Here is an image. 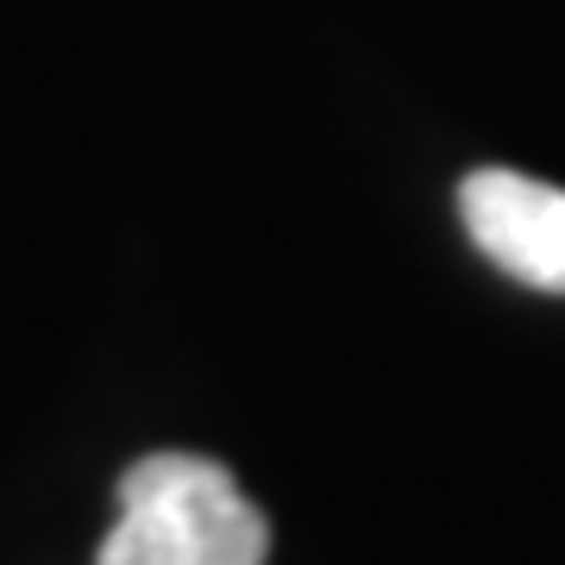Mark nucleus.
Segmentation results:
<instances>
[{"label": "nucleus", "instance_id": "1", "mask_svg": "<svg viewBox=\"0 0 565 565\" xmlns=\"http://www.w3.org/2000/svg\"><path fill=\"white\" fill-rule=\"evenodd\" d=\"M270 522L202 452H145L120 478V522L95 565H264Z\"/></svg>", "mask_w": 565, "mask_h": 565}, {"label": "nucleus", "instance_id": "2", "mask_svg": "<svg viewBox=\"0 0 565 565\" xmlns=\"http://www.w3.org/2000/svg\"><path fill=\"white\" fill-rule=\"evenodd\" d=\"M459 221L497 270L565 296V189L522 170H471L459 182Z\"/></svg>", "mask_w": 565, "mask_h": 565}]
</instances>
